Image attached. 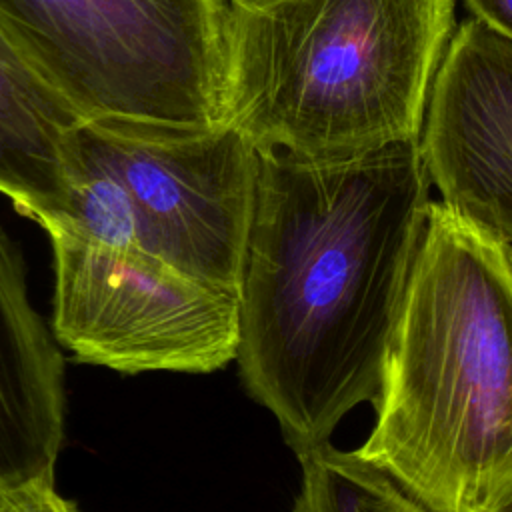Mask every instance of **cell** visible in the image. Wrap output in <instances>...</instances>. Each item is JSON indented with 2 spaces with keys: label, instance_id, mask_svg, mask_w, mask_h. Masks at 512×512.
I'll list each match as a JSON object with an SVG mask.
<instances>
[{
  "label": "cell",
  "instance_id": "12",
  "mask_svg": "<svg viewBox=\"0 0 512 512\" xmlns=\"http://www.w3.org/2000/svg\"><path fill=\"white\" fill-rule=\"evenodd\" d=\"M472 18L512 42V0H462Z\"/></svg>",
  "mask_w": 512,
  "mask_h": 512
},
{
  "label": "cell",
  "instance_id": "2",
  "mask_svg": "<svg viewBox=\"0 0 512 512\" xmlns=\"http://www.w3.org/2000/svg\"><path fill=\"white\" fill-rule=\"evenodd\" d=\"M376 420L356 450L438 512L512 490V258L430 202L390 340Z\"/></svg>",
  "mask_w": 512,
  "mask_h": 512
},
{
  "label": "cell",
  "instance_id": "9",
  "mask_svg": "<svg viewBox=\"0 0 512 512\" xmlns=\"http://www.w3.org/2000/svg\"><path fill=\"white\" fill-rule=\"evenodd\" d=\"M86 116L0 30V194L48 228L66 208Z\"/></svg>",
  "mask_w": 512,
  "mask_h": 512
},
{
  "label": "cell",
  "instance_id": "10",
  "mask_svg": "<svg viewBox=\"0 0 512 512\" xmlns=\"http://www.w3.org/2000/svg\"><path fill=\"white\" fill-rule=\"evenodd\" d=\"M302 488L294 512H438L396 476L324 442L296 454Z\"/></svg>",
  "mask_w": 512,
  "mask_h": 512
},
{
  "label": "cell",
  "instance_id": "3",
  "mask_svg": "<svg viewBox=\"0 0 512 512\" xmlns=\"http://www.w3.org/2000/svg\"><path fill=\"white\" fill-rule=\"evenodd\" d=\"M456 0H226V120L338 158L420 138Z\"/></svg>",
  "mask_w": 512,
  "mask_h": 512
},
{
  "label": "cell",
  "instance_id": "13",
  "mask_svg": "<svg viewBox=\"0 0 512 512\" xmlns=\"http://www.w3.org/2000/svg\"><path fill=\"white\" fill-rule=\"evenodd\" d=\"M490 512H512V490L506 496H502Z\"/></svg>",
  "mask_w": 512,
  "mask_h": 512
},
{
  "label": "cell",
  "instance_id": "1",
  "mask_svg": "<svg viewBox=\"0 0 512 512\" xmlns=\"http://www.w3.org/2000/svg\"><path fill=\"white\" fill-rule=\"evenodd\" d=\"M430 202L418 140L338 158L258 150L236 360L296 454L376 404Z\"/></svg>",
  "mask_w": 512,
  "mask_h": 512
},
{
  "label": "cell",
  "instance_id": "7",
  "mask_svg": "<svg viewBox=\"0 0 512 512\" xmlns=\"http://www.w3.org/2000/svg\"><path fill=\"white\" fill-rule=\"evenodd\" d=\"M442 204L512 250V42L462 22L432 80L418 138Z\"/></svg>",
  "mask_w": 512,
  "mask_h": 512
},
{
  "label": "cell",
  "instance_id": "6",
  "mask_svg": "<svg viewBox=\"0 0 512 512\" xmlns=\"http://www.w3.org/2000/svg\"><path fill=\"white\" fill-rule=\"evenodd\" d=\"M78 142L128 192L140 250L238 292L258 150L234 124L86 120Z\"/></svg>",
  "mask_w": 512,
  "mask_h": 512
},
{
  "label": "cell",
  "instance_id": "8",
  "mask_svg": "<svg viewBox=\"0 0 512 512\" xmlns=\"http://www.w3.org/2000/svg\"><path fill=\"white\" fill-rule=\"evenodd\" d=\"M64 404V358L28 300L20 250L0 226V492L54 484Z\"/></svg>",
  "mask_w": 512,
  "mask_h": 512
},
{
  "label": "cell",
  "instance_id": "5",
  "mask_svg": "<svg viewBox=\"0 0 512 512\" xmlns=\"http://www.w3.org/2000/svg\"><path fill=\"white\" fill-rule=\"evenodd\" d=\"M48 236L52 334L76 362L122 374H204L236 360V290L188 276L140 248Z\"/></svg>",
  "mask_w": 512,
  "mask_h": 512
},
{
  "label": "cell",
  "instance_id": "11",
  "mask_svg": "<svg viewBox=\"0 0 512 512\" xmlns=\"http://www.w3.org/2000/svg\"><path fill=\"white\" fill-rule=\"evenodd\" d=\"M0 512H78V508L62 498L54 484H34L0 492Z\"/></svg>",
  "mask_w": 512,
  "mask_h": 512
},
{
  "label": "cell",
  "instance_id": "4",
  "mask_svg": "<svg viewBox=\"0 0 512 512\" xmlns=\"http://www.w3.org/2000/svg\"><path fill=\"white\" fill-rule=\"evenodd\" d=\"M0 30L86 116L226 120V0H0Z\"/></svg>",
  "mask_w": 512,
  "mask_h": 512
},
{
  "label": "cell",
  "instance_id": "14",
  "mask_svg": "<svg viewBox=\"0 0 512 512\" xmlns=\"http://www.w3.org/2000/svg\"><path fill=\"white\" fill-rule=\"evenodd\" d=\"M510 252V258H512V250H508Z\"/></svg>",
  "mask_w": 512,
  "mask_h": 512
}]
</instances>
